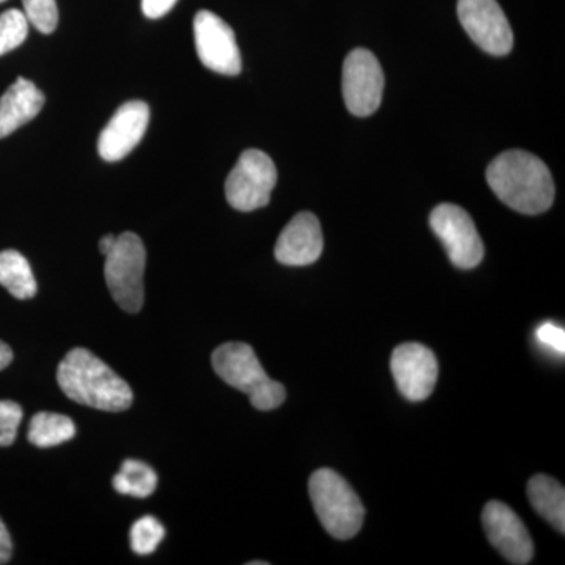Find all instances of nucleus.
<instances>
[{"instance_id": "obj_22", "label": "nucleus", "mask_w": 565, "mask_h": 565, "mask_svg": "<svg viewBox=\"0 0 565 565\" xmlns=\"http://www.w3.org/2000/svg\"><path fill=\"white\" fill-rule=\"evenodd\" d=\"M24 13L36 31L50 35L58 25V9L55 0H22Z\"/></svg>"}, {"instance_id": "obj_25", "label": "nucleus", "mask_w": 565, "mask_h": 565, "mask_svg": "<svg viewBox=\"0 0 565 565\" xmlns=\"http://www.w3.org/2000/svg\"><path fill=\"white\" fill-rule=\"evenodd\" d=\"M178 0H141V11L150 20L166 17L177 6Z\"/></svg>"}, {"instance_id": "obj_5", "label": "nucleus", "mask_w": 565, "mask_h": 565, "mask_svg": "<svg viewBox=\"0 0 565 565\" xmlns=\"http://www.w3.org/2000/svg\"><path fill=\"white\" fill-rule=\"evenodd\" d=\"M147 250L136 233L117 236L114 248L106 255L104 277L115 302L126 313H139L143 307V274Z\"/></svg>"}, {"instance_id": "obj_23", "label": "nucleus", "mask_w": 565, "mask_h": 565, "mask_svg": "<svg viewBox=\"0 0 565 565\" xmlns=\"http://www.w3.org/2000/svg\"><path fill=\"white\" fill-rule=\"evenodd\" d=\"M22 408L13 401H0V446L13 445L22 422Z\"/></svg>"}, {"instance_id": "obj_12", "label": "nucleus", "mask_w": 565, "mask_h": 565, "mask_svg": "<svg viewBox=\"0 0 565 565\" xmlns=\"http://www.w3.org/2000/svg\"><path fill=\"white\" fill-rule=\"evenodd\" d=\"M392 373L397 390L412 403L427 399L438 379V363L426 345L405 343L397 345L392 355Z\"/></svg>"}, {"instance_id": "obj_10", "label": "nucleus", "mask_w": 565, "mask_h": 565, "mask_svg": "<svg viewBox=\"0 0 565 565\" xmlns=\"http://www.w3.org/2000/svg\"><path fill=\"white\" fill-rule=\"evenodd\" d=\"M457 14L471 40L490 55H505L514 46V33L497 0H459Z\"/></svg>"}, {"instance_id": "obj_26", "label": "nucleus", "mask_w": 565, "mask_h": 565, "mask_svg": "<svg viewBox=\"0 0 565 565\" xmlns=\"http://www.w3.org/2000/svg\"><path fill=\"white\" fill-rule=\"evenodd\" d=\"M13 553V542H11L9 530L0 520V565L7 564Z\"/></svg>"}, {"instance_id": "obj_7", "label": "nucleus", "mask_w": 565, "mask_h": 565, "mask_svg": "<svg viewBox=\"0 0 565 565\" xmlns=\"http://www.w3.org/2000/svg\"><path fill=\"white\" fill-rule=\"evenodd\" d=\"M430 228L441 241L449 259L459 269H475L484 258V243L473 218L457 204H438L430 214Z\"/></svg>"}, {"instance_id": "obj_29", "label": "nucleus", "mask_w": 565, "mask_h": 565, "mask_svg": "<svg viewBox=\"0 0 565 565\" xmlns=\"http://www.w3.org/2000/svg\"><path fill=\"white\" fill-rule=\"evenodd\" d=\"M267 565L269 563H266V561H264V563H262V561H253V563H248V565Z\"/></svg>"}, {"instance_id": "obj_24", "label": "nucleus", "mask_w": 565, "mask_h": 565, "mask_svg": "<svg viewBox=\"0 0 565 565\" xmlns=\"http://www.w3.org/2000/svg\"><path fill=\"white\" fill-rule=\"evenodd\" d=\"M535 338L539 343L548 349V351L564 355L565 352V332L563 327L553 322H544L535 330Z\"/></svg>"}, {"instance_id": "obj_18", "label": "nucleus", "mask_w": 565, "mask_h": 565, "mask_svg": "<svg viewBox=\"0 0 565 565\" xmlns=\"http://www.w3.org/2000/svg\"><path fill=\"white\" fill-rule=\"evenodd\" d=\"M74 435H76V426L68 416L40 412L32 418L28 438L39 448H52V446L66 444Z\"/></svg>"}, {"instance_id": "obj_3", "label": "nucleus", "mask_w": 565, "mask_h": 565, "mask_svg": "<svg viewBox=\"0 0 565 565\" xmlns=\"http://www.w3.org/2000/svg\"><path fill=\"white\" fill-rule=\"evenodd\" d=\"M212 367L223 382L248 394L250 404L258 411H274L285 403V386L267 375L252 345L222 344L212 353Z\"/></svg>"}, {"instance_id": "obj_17", "label": "nucleus", "mask_w": 565, "mask_h": 565, "mask_svg": "<svg viewBox=\"0 0 565 565\" xmlns=\"http://www.w3.org/2000/svg\"><path fill=\"white\" fill-rule=\"evenodd\" d=\"M0 285L20 300L32 299L39 291L31 264L17 250L0 252Z\"/></svg>"}, {"instance_id": "obj_13", "label": "nucleus", "mask_w": 565, "mask_h": 565, "mask_svg": "<svg viewBox=\"0 0 565 565\" xmlns=\"http://www.w3.org/2000/svg\"><path fill=\"white\" fill-rule=\"evenodd\" d=\"M148 122H150V107L147 103L122 104L99 134V156L107 162L125 159L143 139Z\"/></svg>"}, {"instance_id": "obj_16", "label": "nucleus", "mask_w": 565, "mask_h": 565, "mask_svg": "<svg viewBox=\"0 0 565 565\" xmlns=\"http://www.w3.org/2000/svg\"><path fill=\"white\" fill-rule=\"evenodd\" d=\"M527 498L542 519L561 534L565 533V489L556 479L537 475L527 484Z\"/></svg>"}, {"instance_id": "obj_15", "label": "nucleus", "mask_w": 565, "mask_h": 565, "mask_svg": "<svg viewBox=\"0 0 565 565\" xmlns=\"http://www.w3.org/2000/svg\"><path fill=\"white\" fill-rule=\"evenodd\" d=\"M44 106V95L33 82L18 77L0 98V139L32 121Z\"/></svg>"}, {"instance_id": "obj_1", "label": "nucleus", "mask_w": 565, "mask_h": 565, "mask_svg": "<svg viewBox=\"0 0 565 565\" xmlns=\"http://www.w3.org/2000/svg\"><path fill=\"white\" fill-rule=\"evenodd\" d=\"M486 174L494 195L522 214H542L555 202L552 173L544 161L531 152L505 151L490 162Z\"/></svg>"}, {"instance_id": "obj_30", "label": "nucleus", "mask_w": 565, "mask_h": 565, "mask_svg": "<svg viewBox=\"0 0 565 565\" xmlns=\"http://www.w3.org/2000/svg\"><path fill=\"white\" fill-rule=\"evenodd\" d=\"M6 2V0H0V3Z\"/></svg>"}, {"instance_id": "obj_11", "label": "nucleus", "mask_w": 565, "mask_h": 565, "mask_svg": "<svg viewBox=\"0 0 565 565\" xmlns=\"http://www.w3.org/2000/svg\"><path fill=\"white\" fill-rule=\"evenodd\" d=\"M490 544L501 553L508 563L526 565L533 561L534 544L530 531L519 515L501 501H490L482 511Z\"/></svg>"}, {"instance_id": "obj_21", "label": "nucleus", "mask_w": 565, "mask_h": 565, "mask_svg": "<svg viewBox=\"0 0 565 565\" xmlns=\"http://www.w3.org/2000/svg\"><path fill=\"white\" fill-rule=\"evenodd\" d=\"M29 35V20L24 11L11 9L0 14V55L17 50Z\"/></svg>"}, {"instance_id": "obj_19", "label": "nucleus", "mask_w": 565, "mask_h": 565, "mask_svg": "<svg viewBox=\"0 0 565 565\" xmlns=\"http://www.w3.org/2000/svg\"><path fill=\"white\" fill-rule=\"evenodd\" d=\"M158 475L150 465L141 460L128 459L121 463L120 471L114 476V489L129 497L148 498L156 492Z\"/></svg>"}, {"instance_id": "obj_2", "label": "nucleus", "mask_w": 565, "mask_h": 565, "mask_svg": "<svg viewBox=\"0 0 565 565\" xmlns=\"http://www.w3.org/2000/svg\"><path fill=\"white\" fill-rule=\"evenodd\" d=\"M57 382L71 401L96 411L125 412L132 405L128 382L84 348L66 353L58 364Z\"/></svg>"}, {"instance_id": "obj_14", "label": "nucleus", "mask_w": 565, "mask_h": 565, "mask_svg": "<svg viewBox=\"0 0 565 565\" xmlns=\"http://www.w3.org/2000/svg\"><path fill=\"white\" fill-rule=\"evenodd\" d=\"M322 250L321 223L311 212H300L294 215L278 237L275 258L285 266H310L321 258Z\"/></svg>"}, {"instance_id": "obj_27", "label": "nucleus", "mask_w": 565, "mask_h": 565, "mask_svg": "<svg viewBox=\"0 0 565 565\" xmlns=\"http://www.w3.org/2000/svg\"><path fill=\"white\" fill-rule=\"evenodd\" d=\"M11 362H13V351H11L9 344L0 341V371L6 370Z\"/></svg>"}, {"instance_id": "obj_6", "label": "nucleus", "mask_w": 565, "mask_h": 565, "mask_svg": "<svg viewBox=\"0 0 565 565\" xmlns=\"http://www.w3.org/2000/svg\"><path fill=\"white\" fill-rule=\"evenodd\" d=\"M277 180V167L266 152L244 151L226 178V200L237 211L259 210L269 204Z\"/></svg>"}, {"instance_id": "obj_28", "label": "nucleus", "mask_w": 565, "mask_h": 565, "mask_svg": "<svg viewBox=\"0 0 565 565\" xmlns=\"http://www.w3.org/2000/svg\"><path fill=\"white\" fill-rule=\"evenodd\" d=\"M115 241H117V236H114V234H107V236H104L103 239L99 241V252L106 256L107 253L114 248Z\"/></svg>"}, {"instance_id": "obj_20", "label": "nucleus", "mask_w": 565, "mask_h": 565, "mask_svg": "<svg viewBox=\"0 0 565 565\" xmlns=\"http://www.w3.org/2000/svg\"><path fill=\"white\" fill-rule=\"evenodd\" d=\"M163 537H166V527L151 515H145L137 520L129 533L132 552L140 556L154 553Z\"/></svg>"}, {"instance_id": "obj_9", "label": "nucleus", "mask_w": 565, "mask_h": 565, "mask_svg": "<svg viewBox=\"0 0 565 565\" xmlns=\"http://www.w3.org/2000/svg\"><path fill=\"white\" fill-rule=\"evenodd\" d=\"M196 54L207 70L223 76H237L243 71L239 46L233 29L212 11L202 10L193 20Z\"/></svg>"}, {"instance_id": "obj_8", "label": "nucleus", "mask_w": 565, "mask_h": 565, "mask_svg": "<svg viewBox=\"0 0 565 565\" xmlns=\"http://www.w3.org/2000/svg\"><path fill=\"white\" fill-rule=\"evenodd\" d=\"M385 76L373 52L353 50L343 66L345 107L355 117H370L379 109L384 96Z\"/></svg>"}, {"instance_id": "obj_4", "label": "nucleus", "mask_w": 565, "mask_h": 565, "mask_svg": "<svg viewBox=\"0 0 565 565\" xmlns=\"http://www.w3.org/2000/svg\"><path fill=\"white\" fill-rule=\"evenodd\" d=\"M308 489L316 515L327 533L340 541L359 534L364 522V505L343 476L321 468L311 475Z\"/></svg>"}]
</instances>
